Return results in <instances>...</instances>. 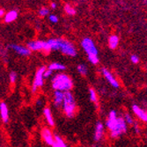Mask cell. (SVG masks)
I'll list each match as a JSON object with an SVG mask.
<instances>
[{
	"mask_svg": "<svg viewBox=\"0 0 147 147\" xmlns=\"http://www.w3.org/2000/svg\"><path fill=\"white\" fill-rule=\"evenodd\" d=\"M107 127L110 130L112 138H117L127 130V123L123 117H117L116 112L112 110L109 113V119L106 123Z\"/></svg>",
	"mask_w": 147,
	"mask_h": 147,
	"instance_id": "cell-1",
	"label": "cell"
},
{
	"mask_svg": "<svg viewBox=\"0 0 147 147\" xmlns=\"http://www.w3.org/2000/svg\"><path fill=\"white\" fill-rule=\"evenodd\" d=\"M72 86L71 78L65 74H57L52 80V87L55 90L67 92L72 88Z\"/></svg>",
	"mask_w": 147,
	"mask_h": 147,
	"instance_id": "cell-2",
	"label": "cell"
},
{
	"mask_svg": "<svg viewBox=\"0 0 147 147\" xmlns=\"http://www.w3.org/2000/svg\"><path fill=\"white\" fill-rule=\"evenodd\" d=\"M82 48L86 51V55L88 57V59L90 63L92 64H96L99 62V57H98V49H96L94 42L90 38H85L81 42Z\"/></svg>",
	"mask_w": 147,
	"mask_h": 147,
	"instance_id": "cell-3",
	"label": "cell"
},
{
	"mask_svg": "<svg viewBox=\"0 0 147 147\" xmlns=\"http://www.w3.org/2000/svg\"><path fill=\"white\" fill-rule=\"evenodd\" d=\"M63 106L66 115L69 117H72L76 110V102L73 95L70 92V91L64 92V100Z\"/></svg>",
	"mask_w": 147,
	"mask_h": 147,
	"instance_id": "cell-4",
	"label": "cell"
},
{
	"mask_svg": "<svg viewBox=\"0 0 147 147\" xmlns=\"http://www.w3.org/2000/svg\"><path fill=\"white\" fill-rule=\"evenodd\" d=\"M63 54L69 56V57H75L77 55V51L74 45L66 41L64 39H59V49Z\"/></svg>",
	"mask_w": 147,
	"mask_h": 147,
	"instance_id": "cell-5",
	"label": "cell"
},
{
	"mask_svg": "<svg viewBox=\"0 0 147 147\" xmlns=\"http://www.w3.org/2000/svg\"><path fill=\"white\" fill-rule=\"evenodd\" d=\"M47 70V68L45 66H42V67L40 68L36 73H35V76H34V83H33V86H32V92L34 93L37 89L39 87H42L44 84V72L45 71Z\"/></svg>",
	"mask_w": 147,
	"mask_h": 147,
	"instance_id": "cell-6",
	"label": "cell"
},
{
	"mask_svg": "<svg viewBox=\"0 0 147 147\" xmlns=\"http://www.w3.org/2000/svg\"><path fill=\"white\" fill-rule=\"evenodd\" d=\"M28 48L31 51H44L49 53L51 50L48 42L44 41H32L28 43Z\"/></svg>",
	"mask_w": 147,
	"mask_h": 147,
	"instance_id": "cell-7",
	"label": "cell"
},
{
	"mask_svg": "<svg viewBox=\"0 0 147 147\" xmlns=\"http://www.w3.org/2000/svg\"><path fill=\"white\" fill-rule=\"evenodd\" d=\"M8 48L12 49L15 53H17V54L23 56V57H28L31 54V50L28 48H26L24 46H20L18 44H10Z\"/></svg>",
	"mask_w": 147,
	"mask_h": 147,
	"instance_id": "cell-8",
	"label": "cell"
},
{
	"mask_svg": "<svg viewBox=\"0 0 147 147\" xmlns=\"http://www.w3.org/2000/svg\"><path fill=\"white\" fill-rule=\"evenodd\" d=\"M42 137L43 140L45 141V143L47 144L53 146V144H54V136H53L52 132L49 129H47V128L42 129Z\"/></svg>",
	"mask_w": 147,
	"mask_h": 147,
	"instance_id": "cell-9",
	"label": "cell"
},
{
	"mask_svg": "<svg viewBox=\"0 0 147 147\" xmlns=\"http://www.w3.org/2000/svg\"><path fill=\"white\" fill-rule=\"evenodd\" d=\"M102 73L104 75V77L107 78V80L109 81V83L115 88H118L119 87V83L117 80L115 78V77L112 75V73L108 71L107 69H102Z\"/></svg>",
	"mask_w": 147,
	"mask_h": 147,
	"instance_id": "cell-10",
	"label": "cell"
},
{
	"mask_svg": "<svg viewBox=\"0 0 147 147\" xmlns=\"http://www.w3.org/2000/svg\"><path fill=\"white\" fill-rule=\"evenodd\" d=\"M132 111L134 112V114L139 119H141L143 122L147 123V112H145L144 110H143L142 109H140L139 107L137 106V105H133V107H132Z\"/></svg>",
	"mask_w": 147,
	"mask_h": 147,
	"instance_id": "cell-11",
	"label": "cell"
},
{
	"mask_svg": "<svg viewBox=\"0 0 147 147\" xmlns=\"http://www.w3.org/2000/svg\"><path fill=\"white\" fill-rule=\"evenodd\" d=\"M64 100V92L59 91V90H55L54 93V104L57 107H60L61 105L63 104Z\"/></svg>",
	"mask_w": 147,
	"mask_h": 147,
	"instance_id": "cell-12",
	"label": "cell"
},
{
	"mask_svg": "<svg viewBox=\"0 0 147 147\" xmlns=\"http://www.w3.org/2000/svg\"><path fill=\"white\" fill-rule=\"evenodd\" d=\"M0 115H1V118L4 123H8L9 111H8V107L5 102L0 103Z\"/></svg>",
	"mask_w": 147,
	"mask_h": 147,
	"instance_id": "cell-13",
	"label": "cell"
},
{
	"mask_svg": "<svg viewBox=\"0 0 147 147\" xmlns=\"http://www.w3.org/2000/svg\"><path fill=\"white\" fill-rule=\"evenodd\" d=\"M18 18V11L15 10H12L5 13V15L4 17V20L5 23H11L12 21H14Z\"/></svg>",
	"mask_w": 147,
	"mask_h": 147,
	"instance_id": "cell-14",
	"label": "cell"
},
{
	"mask_svg": "<svg viewBox=\"0 0 147 147\" xmlns=\"http://www.w3.org/2000/svg\"><path fill=\"white\" fill-rule=\"evenodd\" d=\"M103 131H104V126L101 123H98L96 124L95 128V133H94V139L95 141L100 140V138L103 136Z\"/></svg>",
	"mask_w": 147,
	"mask_h": 147,
	"instance_id": "cell-15",
	"label": "cell"
},
{
	"mask_svg": "<svg viewBox=\"0 0 147 147\" xmlns=\"http://www.w3.org/2000/svg\"><path fill=\"white\" fill-rule=\"evenodd\" d=\"M43 115L46 118V121L47 123H49V126H54L55 123H54V119H53V116H52V113H51V110L49 109V108H46L44 109L43 110Z\"/></svg>",
	"mask_w": 147,
	"mask_h": 147,
	"instance_id": "cell-16",
	"label": "cell"
},
{
	"mask_svg": "<svg viewBox=\"0 0 147 147\" xmlns=\"http://www.w3.org/2000/svg\"><path fill=\"white\" fill-rule=\"evenodd\" d=\"M119 43V37L117 35H111L109 39V48L112 49H116V47L118 46Z\"/></svg>",
	"mask_w": 147,
	"mask_h": 147,
	"instance_id": "cell-17",
	"label": "cell"
},
{
	"mask_svg": "<svg viewBox=\"0 0 147 147\" xmlns=\"http://www.w3.org/2000/svg\"><path fill=\"white\" fill-rule=\"evenodd\" d=\"M49 69L52 71H64L66 67H65V65L60 63H52L50 65H49Z\"/></svg>",
	"mask_w": 147,
	"mask_h": 147,
	"instance_id": "cell-18",
	"label": "cell"
},
{
	"mask_svg": "<svg viewBox=\"0 0 147 147\" xmlns=\"http://www.w3.org/2000/svg\"><path fill=\"white\" fill-rule=\"evenodd\" d=\"M51 50H58L59 49V39H49L48 41Z\"/></svg>",
	"mask_w": 147,
	"mask_h": 147,
	"instance_id": "cell-19",
	"label": "cell"
},
{
	"mask_svg": "<svg viewBox=\"0 0 147 147\" xmlns=\"http://www.w3.org/2000/svg\"><path fill=\"white\" fill-rule=\"evenodd\" d=\"M65 146H66V144L64 143L63 138H61L57 135L54 136V144H53V147H65Z\"/></svg>",
	"mask_w": 147,
	"mask_h": 147,
	"instance_id": "cell-20",
	"label": "cell"
},
{
	"mask_svg": "<svg viewBox=\"0 0 147 147\" xmlns=\"http://www.w3.org/2000/svg\"><path fill=\"white\" fill-rule=\"evenodd\" d=\"M64 11H65L66 13H67V14H69V15H71V16L76 14V10H75L71 5H65V6H64Z\"/></svg>",
	"mask_w": 147,
	"mask_h": 147,
	"instance_id": "cell-21",
	"label": "cell"
},
{
	"mask_svg": "<svg viewBox=\"0 0 147 147\" xmlns=\"http://www.w3.org/2000/svg\"><path fill=\"white\" fill-rule=\"evenodd\" d=\"M77 69H78V71L80 74H81L82 76H86V73H87V68L86 67V65H84V64H79V65H78Z\"/></svg>",
	"mask_w": 147,
	"mask_h": 147,
	"instance_id": "cell-22",
	"label": "cell"
},
{
	"mask_svg": "<svg viewBox=\"0 0 147 147\" xmlns=\"http://www.w3.org/2000/svg\"><path fill=\"white\" fill-rule=\"evenodd\" d=\"M89 96H90V100L92 102H97V100H98V98H97V93H96V92L94 90L92 89V88L89 90Z\"/></svg>",
	"mask_w": 147,
	"mask_h": 147,
	"instance_id": "cell-23",
	"label": "cell"
},
{
	"mask_svg": "<svg viewBox=\"0 0 147 147\" xmlns=\"http://www.w3.org/2000/svg\"><path fill=\"white\" fill-rule=\"evenodd\" d=\"M49 13V10L47 7H42V8H41V9L39 10V15L42 16V17L47 16Z\"/></svg>",
	"mask_w": 147,
	"mask_h": 147,
	"instance_id": "cell-24",
	"label": "cell"
},
{
	"mask_svg": "<svg viewBox=\"0 0 147 147\" xmlns=\"http://www.w3.org/2000/svg\"><path fill=\"white\" fill-rule=\"evenodd\" d=\"M9 78H10V82L11 84H14L16 82V80H17V73L15 71H11L10 73Z\"/></svg>",
	"mask_w": 147,
	"mask_h": 147,
	"instance_id": "cell-25",
	"label": "cell"
},
{
	"mask_svg": "<svg viewBox=\"0 0 147 147\" xmlns=\"http://www.w3.org/2000/svg\"><path fill=\"white\" fill-rule=\"evenodd\" d=\"M125 121H126V123H129V124H132L133 123H134V122H133V118L131 117V115H129V114H126L125 115Z\"/></svg>",
	"mask_w": 147,
	"mask_h": 147,
	"instance_id": "cell-26",
	"label": "cell"
},
{
	"mask_svg": "<svg viewBox=\"0 0 147 147\" xmlns=\"http://www.w3.org/2000/svg\"><path fill=\"white\" fill-rule=\"evenodd\" d=\"M49 21H51L52 23H57V22L58 21V18H57V16L55 15V14H51V15H49Z\"/></svg>",
	"mask_w": 147,
	"mask_h": 147,
	"instance_id": "cell-27",
	"label": "cell"
},
{
	"mask_svg": "<svg viewBox=\"0 0 147 147\" xmlns=\"http://www.w3.org/2000/svg\"><path fill=\"white\" fill-rule=\"evenodd\" d=\"M130 60H131V62H132L133 63H138V62H139V57H138V56H136V55H132V56L130 57Z\"/></svg>",
	"mask_w": 147,
	"mask_h": 147,
	"instance_id": "cell-28",
	"label": "cell"
},
{
	"mask_svg": "<svg viewBox=\"0 0 147 147\" xmlns=\"http://www.w3.org/2000/svg\"><path fill=\"white\" fill-rule=\"evenodd\" d=\"M53 71H52V70H50V69H49V68H48V69L45 71V72H44V77H45V78H47L50 77Z\"/></svg>",
	"mask_w": 147,
	"mask_h": 147,
	"instance_id": "cell-29",
	"label": "cell"
},
{
	"mask_svg": "<svg viewBox=\"0 0 147 147\" xmlns=\"http://www.w3.org/2000/svg\"><path fill=\"white\" fill-rule=\"evenodd\" d=\"M5 10L4 9H0V19L5 17Z\"/></svg>",
	"mask_w": 147,
	"mask_h": 147,
	"instance_id": "cell-30",
	"label": "cell"
},
{
	"mask_svg": "<svg viewBox=\"0 0 147 147\" xmlns=\"http://www.w3.org/2000/svg\"><path fill=\"white\" fill-rule=\"evenodd\" d=\"M50 7H51L52 9H56V8H57V4L54 3V2H52V3L50 4Z\"/></svg>",
	"mask_w": 147,
	"mask_h": 147,
	"instance_id": "cell-31",
	"label": "cell"
},
{
	"mask_svg": "<svg viewBox=\"0 0 147 147\" xmlns=\"http://www.w3.org/2000/svg\"><path fill=\"white\" fill-rule=\"evenodd\" d=\"M135 129H136V132H137V133H138V132H139V130H138V126L137 124L135 125Z\"/></svg>",
	"mask_w": 147,
	"mask_h": 147,
	"instance_id": "cell-32",
	"label": "cell"
}]
</instances>
